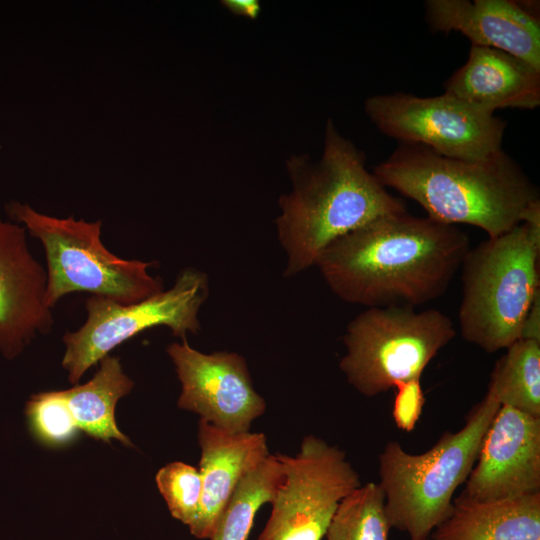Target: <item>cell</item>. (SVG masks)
<instances>
[{"label": "cell", "mask_w": 540, "mask_h": 540, "mask_svg": "<svg viewBox=\"0 0 540 540\" xmlns=\"http://www.w3.org/2000/svg\"><path fill=\"white\" fill-rule=\"evenodd\" d=\"M133 385L119 358L107 355L101 359L100 368L91 380L63 390L78 429L104 442L116 439L133 446L118 429L114 417L118 400L129 394Z\"/></svg>", "instance_id": "obj_18"}, {"label": "cell", "mask_w": 540, "mask_h": 540, "mask_svg": "<svg viewBox=\"0 0 540 540\" xmlns=\"http://www.w3.org/2000/svg\"><path fill=\"white\" fill-rule=\"evenodd\" d=\"M469 249L467 234L456 225L404 210L337 238L315 266L347 303L416 307L445 293Z\"/></svg>", "instance_id": "obj_1"}, {"label": "cell", "mask_w": 540, "mask_h": 540, "mask_svg": "<svg viewBox=\"0 0 540 540\" xmlns=\"http://www.w3.org/2000/svg\"><path fill=\"white\" fill-rule=\"evenodd\" d=\"M429 540H540V493L492 501L454 499Z\"/></svg>", "instance_id": "obj_17"}, {"label": "cell", "mask_w": 540, "mask_h": 540, "mask_svg": "<svg viewBox=\"0 0 540 540\" xmlns=\"http://www.w3.org/2000/svg\"><path fill=\"white\" fill-rule=\"evenodd\" d=\"M392 417L396 426L405 432L414 430L425 404L420 379L397 382Z\"/></svg>", "instance_id": "obj_24"}, {"label": "cell", "mask_w": 540, "mask_h": 540, "mask_svg": "<svg viewBox=\"0 0 540 540\" xmlns=\"http://www.w3.org/2000/svg\"><path fill=\"white\" fill-rule=\"evenodd\" d=\"M500 403L491 390L475 404L457 432H444L422 454L389 441L379 455V478L392 528L410 540H427L446 518L457 488L477 460L483 436Z\"/></svg>", "instance_id": "obj_4"}, {"label": "cell", "mask_w": 540, "mask_h": 540, "mask_svg": "<svg viewBox=\"0 0 540 540\" xmlns=\"http://www.w3.org/2000/svg\"><path fill=\"white\" fill-rule=\"evenodd\" d=\"M197 436L201 448L202 494L198 515L189 530L198 539H210L239 482L270 452L264 433H230L202 419Z\"/></svg>", "instance_id": "obj_15"}, {"label": "cell", "mask_w": 540, "mask_h": 540, "mask_svg": "<svg viewBox=\"0 0 540 540\" xmlns=\"http://www.w3.org/2000/svg\"><path fill=\"white\" fill-rule=\"evenodd\" d=\"M521 338L540 341V290L534 296L524 319Z\"/></svg>", "instance_id": "obj_25"}, {"label": "cell", "mask_w": 540, "mask_h": 540, "mask_svg": "<svg viewBox=\"0 0 540 540\" xmlns=\"http://www.w3.org/2000/svg\"><path fill=\"white\" fill-rule=\"evenodd\" d=\"M46 287L47 272L28 250L25 227L0 220V349L6 357L53 327Z\"/></svg>", "instance_id": "obj_14"}, {"label": "cell", "mask_w": 540, "mask_h": 540, "mask_svg": "<svg viewBox=\"0 0 540 540\" xmlns=\"http://www.w3.org/2000/svg\"><path fill=\"white\" fill-rule=\"evenodd\" d=\"M462 501L540 493V417L500 405L480 445Z\"/></svg>", "instance_id": "obj_12"}, {"label": "cell", "mask_w": 540, "mask_h": 540, "mask_svg": "<svg viewBox=\"0 0 540 540\" xmlns=\"http://www.w3.org/2000/svg\"><path fill=\"white\" fill-rule=\"evenodd\" d=\"M25 412L35 437L50 445L68 442L78 429L63 391L31 396Z\"/></svg>", "instance_id": "obj_23"}, {"label": "cell", "mask_w": 540, "mask_h": 540, "mask_svg": "<svg viewBox=\"0 0 540 540\" xmlns=\"http://www.w3.org/2000/svg\"><path fill=\"white\" fill-rule=\"evenodd\" d=\"M392 528L378 483L359 486L343 498L326 531L327 540H388Z\"/></svg>", "instance_id": "obj_21"}, {"label": "cell", "mask_w": 540, "mask_h": 540, "mask_svg": "<svg viewBox=\"0 0 540 540\" xmlns=\"http://www.w3.org/2000/svg\"><path fill=\"white\" fill-rule=\"evenodd\" d=\"M282 480V465L270 454L239 482L209 540H247L258 510L271 503Z\"/></svg>", "instance_id": "obj_20"}, {"label": "cell", "mask_w": 540, "mask_h": 540, "mask_svg": "<svg viewBox=\"0 0 540 540\" xmlns=\"http://www.w3.org/2000/svg\"><path fill=\"white\" fill-rule=\"evenodd\" d=\"M433 32H459L471 45L507 52L540 69L539 4L514 0H427Z\"/></svg>", "instance_id": "obj_13"}, {"label": "cell", "mask_w": 540, "mask_h": 540, "mask_svg": "<svg viewBox=\"0 0 540 540\" xmlns=\"http://www.w3.org/2000/svg\"><path fill=\"white\" fill-rule=\"evenodd\" d=\"M449 93L494 114L540 105V69L507 52L471 45L466 63L443 84Z\"/></svg>", "instance_id": "obj_16"}, {"label": "cell", "mask_w": 540, "mask_h": 540, "mask_svg": "<svg viewBox=\"0 0 540 540\" xmlns=\"http://www.w3.org/2000/svg\"><path fill=\"white\" fill-rule=\"evenodd\" d=\"M455 335L452 320L436 309L368 307L346 327L339 367L355 390L374 397L397 382L420 379Z\"/></svg>", "instance_id": "obj_7"}, {"label": "cell", "mask_w": 540, "mask_h": 540, "mask_svg": "<svg viewBox=\"0 0 540 540\" xmlns=\"http://www.w3.org/2000/svg\"><path fill=\"white\" fill-rule=\"evenodd\" d=\"M6 210L43 245L47 260L45 300L51 309L60 298L74 292L130 304L164 290L162 280L148 271L152 262L122 259L104 246L101 220L56 218L19 202L7 204Z\"/></svg>", "instance_id": "obj_6"}, {"label": "cell", "mask_w": 540, "mask_h": 540, "mask_svg": "<svg viewBox=\"0 0 540 540\" xmlns=\"http://www.w3.org/2000/svg\"><path fill=\"white\" fill-rule=\"evenodd\" d=\"M275 455L283 480L257 540H322L340 501L362 485L358 473L343 450L315 435L294 456Z\"/></svg>", "instance_id": "obj_10"}, {"label": "cell", "mask_w": 540, "mask_h": 540, "mask_svg": "<svg viewBox=\"0 0 540 540\" xmlns=\"http://www.w3.org/2000/svg\"><path fill=\"white\" fill-rule=\"evenodd\" d=\"M372 173L417 202L427 217L449 225L468 224L497 237L519 223L539 200L538 189L503 149L480 160L446 157L430 148L399 143Z\"/></svg>", "instance_id": "obj_3"}, {"label": "cell", "mask_w": 540, "mask_h": 540, "mask_svg": "<svg viewBox=\"0 0 540 540\" xmlns=\"http://www.w3.org/2000/svg\"><path fill=\"white\" fill-rule=\"evenodd\" d=\"M209 295V279L196 268L182 270L173 286L144 300L123 304L91 295L86 299L87 319L63 337L66 350L62 360L69 381L78 383L82 375L111 350L158 326L186 339L200 331L199 311Z\"/></svg>", "instance_id": "obj_8"}, {"label": "cell", "mask_w": 540, "mask_h": 540, "mask_svg": "<svg viewBox=\"0 0 540 540\" xmlns=\"http://www.w3.org/2000/svg\"><path fill=\"white\" fill-rule=\"evenodd\" d=\"M181 384L178 406L230 433L250 431L266 410L255 390L246 359L229 351L202 353L187 339L166 349Z\"/></svg>", "instance_id": "obj_11"}, {"label": "cell", "mask_w": 540, "mask_h": 540, "mask_svg": "<svg viewBox=\"0 0 540 540\" xmlns=\"http://www.w3.org/2000/svg\"><path fill=\"white\" fill-rule=\"evenodd\" d=\"M364 110L384 135L446 157L480 160L502 150L506 123L446 92L433 97L374 95L365 100Z\"/></svg>", "instance_id": "obj_9"}, {"label": "cell", "mask_w": 540, "mask_h": 540, "mask_svg": "<svg viewBox=\"0 0 540 540\" xmlns=\"http://www.w3.org/2000/svg\"><path fill=\"white\" fill-rule=\"evenodd\" d=\"M221 4L232 14L255 20L261 11L258 0H223Z\"/></svg>", "instance_id": "obj_26"}, {"label": "cell", "mask_w": 540, "mask_h": 540, "mask_svg": "<svg viewBox=\"0 0 540 540\" xmlns=\"http://www.w3.org/2000/svg\"><path fill=\"white\" fill-rule=\"evenodd\" d=\"M488 389L500 405L540 417V341L520 338L507 347Z\"/></svg>", "instance_id": "obj_19"}, {"label": "cell", "mask_w": 540, "mask_h": 540, "mask_svg": "<svg viewBox=\"0 0 540 540\" xmlns=\"http://www.w3.org/2000/svg\"><path fill=\"white\" fill-rule=\"evenodd\" d=\"M366 157L337 130L325 129L321 158L292 155L286 162L291 190L279 199L277 238L286 255L284 277L316 265L337 238L371 220L406 210L365 166Z\"/></svg>", "instance_id": "obj_2"}, {"label": "cell", "mask_w": 540, "mask_h": 540, "mask_svg": "<svg viewBox=\"0 0 540 540\" xmlns=\"http://www.w3.org/2000/svg\"><path fill=\"white\" fill-rule=\"evenodd\" d=\"M427 540H429V539H427Z\"/></svg>", "instance_id": "obj_27"}, {"label": "cell", "mask_w": 540, "mask_h": 540, "mask_svg": "<svg viewBox=\"0 0 540 540\" xmlns=\"http://www.w3.org/2000/svg\"><path fill=\"white\" fill-rule=\"evenodd\" d=\"M155 480L172 517L190 527L200 507L202 481L199 470L175 461L162 467Z\"/></svg>", "instance_id": "obj_22"}, {"label": "cell", "mask_w": 540, "mask_h": 540, "mask_svg": "<svg viewBox=\"0 0 540 540\" xmlns=\"http://www.w3.org/2000/svg\"><path fill=\"white\" fill-rule=\"evenodd\" d=\"M540 231L519 223L465 254L459 327L488 353L521 338L528 309L540 290Z\"/></svg>", "instance_id": "obj_5"}]
</instances>
